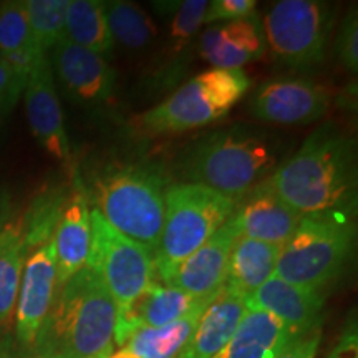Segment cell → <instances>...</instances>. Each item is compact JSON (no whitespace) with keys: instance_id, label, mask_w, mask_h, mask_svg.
Listing matches in <instances>:
<instances>
[{"instance_id":"21","label":"cell","mask_w":358,"mask_h":358,"mask_svg":"<svg viewBox=\"0 0 358 358\" xmlns=\"http://www.w3.org/2000/svg\"><path fill=\"white\" fill-rule=\"evenodd\" d=\"M47 53L35 43L24 2L0 6V60L27 85L30 73Z\"/></svg>"},{"instance_id":"9","label":"cell","mask_w":358,"mask_h":358,"mask_svg":"<svg viewBox=\"0 0 358 358\" xmlns=\"http://www.w3.org/2000/svg\"><path fill=\"white\" fill-rule=\"evenodd\" d=\"M90 252L85 266L96 271L116 306L122 322L138 297L156 279L155 256L141 244L113 229L96 209L90 211Z\"/></svg>"},{"instance_id":"14","label":"cell","mask_w":358,"mask_h":358,"mask_svg":"<svg viewBox=\"0 0 358 358\" xmlns=\"http://www.w3.org/2000/svg\"><path fill=\"white\" fill-rule=\"evenodd\" d=\"M24 95L27 120L35 140L53 158L70 164L71 150L69 134L57 95L53 70L47 57L42 58L30 73Z\"/></svg>"},{"instance_id":"1","label":"cell","mask_w":358,"mask_h":358,"mask_svg":"<svg viewBox=\"0 0 358 358\" xmlns=\"http://www.w3.org/2000/svg\"><path fill=\"white\" fill-rule=\"evenodd\" d=\"M271 185L302 216L345 214L355 217L358 198L355 143L327 123L307 136L294 156L275 168Z\"/></svg>"},{"instance_id":"10","label":"cell","mask_w":358,"mask_h":358,"mask_svg":"<svg viewBox=\"0 0 358 358\" xmlns=\"http://www.w3.org/2000/svg\"><path fill=\"white\" fill-rule=\"evenodd\" d=\"M332 105V92L307 78H274L256 88L250 113L275 124H307L324 118Z\"/></svg>"},{"instance_id":"28","label":"cell","mask_w":358,"mask_h":358,"mask_svg":"<svg viewBox=\"0 0 358 358\" xmlns=\"http://www.w3.org/2000/svg\"><path fill=\"white\" fill-rule=\"evenodd\" d=\"M66 199L69 196L62 186L45 189L34 199L27 216L20 221L27 256L40 245L48 243L55 234Z\"/></svg>"},{"instance_id":"3","label":"cell","mask_w":358,"mask_h":358,"mask_svg":"<svg viewBox=\"0 0 358 358\" xmlns=\"http://www.w3.org/2000/svg\"><path fill=\"white\" fill-rule=\"evenodd\" d=\"M279 143L262 129L236 124L206 133L179 156L178 169L186 181L203 185L239 203L274 173Z\"/></svg>"},{"instance_id":"22","label":"cell","mask_w":358,"mask_h":358,"mask_svg":"<svg viewBox=\"0 0 358 358\" xmlns=\"http://www.w3.org/2000/svg\"><path fill=\"white\" fill-rule=\"evenodd\" d=\"M282 245L239 237L227 262L224 289L248 299L274 275Z\"/></svg>"},{"instance_id":"15","label":"cell","mask_w":358,"mask_h":358,"mask_svg":"<svg viewBox=\"0 0 358 358\" xmlns=\"http://www.w3.org/2000/svg\"><path fill=\"white\" fill-rule=\"evenodd\" d=\"M325 294L272 275L245 299L248 310L272 315L289 330L292 337H303L320 330L324 320Z\"/></svg>"},{"instance_id":"5","label":"cell","mask_w":358,"mask_h":358,"mask_svg":"<svg viewBox=\"0 0 358 358\" xmlns=\"http://www.w3.org/2000/svg\"><path fill=\"white\" fill-rule=\"evenodd\" d=\"M355 236L352 216H303L294 236L282 245L274 275L299 287L324 292L350 262Z\"/></svg>"},{"instance_id":"4","label":"cell","mask_w":358,"mask_h":358,"mask_svg":"<svg viewBox=\"0 0 358 358\" xmlns=\"http://www.w3.org/2000/svg\"><path fill=\"white\" fill-rule=\"evenodd\" d=\"M90 191L93 209L113 229L156 256L164 222L166 181L153 166L106 164L93 174Z\"/></svg>"},{"instance_id":"8","label":"cell","mask_w":358,"mask_h":358,"mask_svg":"<svg viewBox=\"0 0 358 358\" xmlns=\"http://www.w3.org/2000/svg\"><path fill=\"white\" fill-rule=\"evenodd\" d=\"M335 12L332 3L322 0H280L262 20L267 47L290 69H315L327 58Z\"/></svg>"},{"instance_id":"29","label":"cell","mask_w":358,"mask_h":358,"mask_svg":"<svg viewBox=\"0 0 358 358\" xmlns=\"http://www.w3.org/2000/svg\"><path fill=\"white\" fill-rule=\"evenodd\" d=\"M24 6L35 43L47 53L64 37L69 0H27Z\"/></svg>"},{"instance_id":"2","label":"cell","mask_w":358,"mask_h":358,"mask_svg":"<svg viewBox=\"0 0 358 358\" xmlns=\"http://www.w3.org/2000/svg\"><path fill=\"white\" fill-rule=\"evenodd\" d=\"M116 306L92 267L57 287L34 343L37 358H105L113 352Z\"/></svg>"},{"instance_id":"30","label":"cell","mask_w":358,"mask_h":358,"mask_svg":"<svg viewBox=\"0 0 358 358\" xmlns=\"http://www.w3.org/2000/svg\"><path fill=\"white\" fill-rule=\"evenodd\" d=\"M206 0H185L179 2L169 27V40H171V52L181 55L182 48L191 43L199 27L204 24V13L208 8Z\"/></svg>"},{"instance_id":"6","label":"cell","mask_w":358,"mask_h":358,"mask_svg":"<svg viewBox=\"0 0 358 358\" xmlns=\"http://www.w3.org/2000/svg\"><path fill=\"white\" fill-rule=\"evenodd\" d=\"M250 85L244 70L211 69L134 118L133 128L145 136H163L208 127L229 113Z\"/></svg>"},{"instance_id":"31","label":"cell","mask_w":358,"mask_h":358,"mask_svg":"<svg viewBox=\"0 0 358 358\" xmlns=\"http://www.w3.org/2000/svg\"><path fill=\"white\" fill-rule=\"evenodd\" d=\"M335 55L337 60L348 71L357 73L358 70V15L357 6L350 7L338 25L335 38Z\"/></svg>"},{"instance_id":"12","label":"cell","mask_w":358,"mask_h":358,"mask_svg":"<svg viewBox=\"0 0 358 358\" xmlns=\"http://www.w3.org/2000/svg\"><path fill=\"white\" fill-rule=\"evenodd\" d=\"M50 65L71 101L83 106H101L113 98L116 73L105 57L62 38L52 48Z\"/></svg>"},{"instance_id":"20","label":"cell","mask_w":358,"mask_h":358,"mask_svg":"<svg viewBox=\"0 0 358 358\" xmlns=\"http://www.w3.org/2000/svg\"><path fill=\"white\" fill-rule=\"evenodd\" d=\"M87 192L82 187L69 196L60 221L57 224L53 244L57 257V287L70 280L85 267L90 252L92 226Z\"/></svg>"},{"instance_id":"36","label":"cell","mask_w":358,"mask_h":358,"mask_svg":"<svg viewBox=\"0 0 358 358\" xmlns=\"http://www.w3.org/2000/svg\"><path fill=\"white\" fill-rule=\"evenodd\" d=\"M0 358H19L15 353L8 352V350H0Z\"/></svg>"},{"instance_id":"7","label":"cell","mask_w":358,"mask_h":358,"mask_svg":"<svg viewBox=\"0 0 358 358\" xmlns=\"http://www.w3.org/2000/svg\"><path fill=\"white\" fill-rule=\"evenodd\" d=\"M236 201L196 182H176L164 192V222L155 256L156 277L163 280L189 257L236 211Z\"/></svg>"},{"instance_id":"34","label":"cell","mask_w":358,"mask_h":358,"mask_svg":"<svg viewBox=\"0 0 358 358\" xmlns=\"http://www.w3.org/2000/svg\"><path fill=\"white\" fill-rule=\"evenodd\" d=\"M320 343V330L303 337H295L274 358H317Z\"/></svg>"},{"instance_id":"32","label":"cell","mask_w":358,"mask_h":358,"mask_svg":"<svg viewBox=\"0 0 358 358\" xmlns=\"http://www.w3.org/2000/svg\"><path fill=\"white\" fill-rule=\"evenodd\" d=\"M256 0H213L208 3L204 13V24H224L245 19L256 10Z\"/></svg>"},{"instance_id":"25","label":"cell","mask_w":358,"mask_h":358,"mask_svg":"<svg viewBox=\"0 0 358 358\" xmlns=\"http://www.w3.org/2000/svg\"><path fill=\"white\" fill-rule=\"evenodd\" d=\"M62 38L101 57L110 55L115 42L106 22L105 2L69 0Z\"/></svg>"},{"instance_id":"35","label":"cell","mask_w":358,"mask_h":358,"mask_svg":"<svg viewBox=\"0 0 358 358\" xmlns=\"http://www.w3.org/2000/svg\"><path fill=\"white\" fill-rule=\"evenodd\" d=\"M12 214V194L7 186L0 185V231L8 224Z\"/></svg>"},{"instance_id":"17","label":"cell","mask_w":358,"mask_h":358,"mask_svg":"<svg viewBox=\"0 0 358 358\" xmlns=\"http://www.w3.org/2000/svg\"><path fill=\"white\" fill-rule=\"evenodd\" d=\"M266 48L262 25L254 13L209 27L199 40L201 57L217 70H243L244 65L262 58Z\"/></svg>"},{"instance_id":"24","label":"cell","mask_w":358,"mask_h":358,"mask_svg":"<svg viewBox=\"0 0 358 358\" xmlns=\"http://www.w3.org/2000/svg\"><path fill=\"white\" fill-rule=\"evenodd\" d=\"M213 301L201 303L181 320L173 322L166 327L138 330L118 350L111 352L105 358H176L181 348L189 340L192 330L198 325L206 307Z\"/></svg>"},{"instance_id":"11","label":"cell","mask_w":358,"mask_h":358,"mask_svg":"<svg viewBox=\"0 0 358 358\" xmlns=\"http://www.w3.org/2000/svg\"><path fill=\"white\" fill-rule=\"evenodd\" d=\"M239 237V227L232 213L199 249L178 264L161 282L196 299L216 295L226 280L227 262Z\"/></svg>"},{"instance_id":"26","label":"cell","mask_w":358,"mask_h":358,"mask_svg":"<svg viewBox=\"0 0 358 358\" xmlns=\"http://www.w3.org/2000/svg\"><path fill=\"white\" fill-rule=\"evenodd\" d=\"M25 261L22 222H8L0 231V322L8 320L15 308Z\"/></svg>"},{"instance_id":"27","label":"cell","mask_w":358,"mask_h":358,"mask_svg":"<svg viewBox=\"0 0 358 358\" xmlns=\"http://www.w3.org/2000/svg\"><path fill=\"white\" fill-rule=\"evenodd\" d=\"M105 12L113 42L122 45L123 48L134 52L143 50L150 47L158 35V29L150 15L131 2H105Z\"/></svg>"},{"instance_id":"16","label":"cell","mask_w":358,"mask_h":358,"mask_svg":"<svg viewBox=\"0 0 358 358\" xmlns=\"http://www.w3.org/2000/svg\"><path fill=\"white\" fill-rule=\"evenodd\" d=\"M302 217L277 194L268 178L252 187L237 203L234 211L241 237L277 245L287 243Z\"/></svg>"},{"instance_id":"33","label":"cell","mask_w":358,"mask_h":358,"mask_svg":"<svg viewBox=\"0 0 358 358\" xmlns=\"http://www.w3.org/2000/svg\"><path fill=\"white\" fill-rule=\"evenodd\" d=\"M25 90V83H22L15 73L0 60V120L13 110L19 98Z\"/></svg>"},{"instance_id":"19","label":"cell","mask_w":358,"mask_h":358,"mask_svg":"<svg viewBox=\"0 0 358 358\" xmlns=\"http://www.w3.org/2000/svg\"><path fill=\"white\" fill-rule=\"evenodd\" d=\"M245 312V299L222 287L206 307L189 340L176 358H213L217 355L234 337Z\"/></svg>"},{"instance_id":"23","label":"cell","mask_w":358,"mask_h":358,"mask_svg":"<svg viewBox=\"0 0 358 358\" xmlns=\"http://www.w3.org/2000/svg\"><path fill=\"white\" fill-rule=\"evenodd\" d=\"M292 338L295 337L272 315L248 310L234 337L213 358H274Z\"/></svg>"},{"instance_id":"13","label":"cell","mask_w":358,"mask_h":358,"mask_svg":"<svg viewBox=\"0 0 358 358\" xmlns=\"http://www.w3.org/2000/svg\"><path fill=\"white\" fill-rule=\"evenodd\" d=\"M57 290V257L53 237L27 256L17 295V338L34 347Z\"/></svg>"},{"instance_id":"18","label":"cell","mask_w":358,"mask_h":358,"mask_svg":"<svg viewBox=\"0 0 358 358\" xmlns=\"http://www.w3.org/2000/svg\"><path fill=\"white\" fill-rule=\"evenodd\" d=\"M219 294V292H217ZM216 294V295H217ZM216 295L204 299H196L182 290L169 287V285L153 284L143 292L133 303L131 310L122 322L115 327V343L122 347L134 332L141 329H159L173 322L181 320L201 303L213 301Z\"/></svg>"},{"instance_id":"37","label":"cell","mask_w":358,"mask_h":358,"mask_svg":"<svg viewBox=\"0 0 358 358\" xmlns=\"http://www.w3.org/2000/svg\"><path fill=\"white\" fill-rule=\"evenodd\" d=\"M0 123H2V120H0Z\"/></svg>"}]
</instances>
